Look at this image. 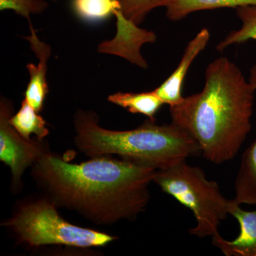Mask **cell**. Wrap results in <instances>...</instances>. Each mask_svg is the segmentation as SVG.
Segmentation results:
<instances>
[{"mask_svg": "<svg viewBox=\"0 0 256 256\" xmlns=\"http://www.w3.org/2000/svg\"><path fill=\"white\" fill-rule=\"evenodd\" d=\"M32 168L37 186L58 208L100 226L134 220L144 212L156 171L108 156L74 164L50 151Z\"/></svg>", "mask_w": 256, "mask_h": 256, "instance_id": "6da1fadb", "label": "cell"}, {"mask_svg": "<svg viewBox=\"0 0 256 256\" xmlns=\"http://www.w3.org/2000/svg\"><path fill=\"white\" fill-rule=\"evenodd\" d=\"M256 90L242 70L226 57L208 64L201 92L171 106L172 122L196 141L210 162L236 158L252 129Z\"/></svg>", "mask_w": 256, "mask_h": 256, "instance_id": "7a4b0ae2", "label": "cell"}, {"mask_svg": "<svg viewBox=\"0 0 256 256\" xmlns=\"http://www.w3.org/2000/svg\"><path fill=\"white\" fill-rule=\"evenodd\" d=\"M74 124L76 146L89 158L116 154L159 170L202 154L193 138L172 122L158 126L149 120L130 130H110L101 127L95 112L78 110Z\"/></svg>", "mask_w": 256, "mask_h": 256, "instance_id": "3957f363", "label": "cell"}, {"mask_svg": "<svg viewBox=\"0 0 256 256\" xmlns=\"http://www.w3.org/2000/svg\"><path fill=\"white\" fill-rule=\"evenodd\" d=\"M46 195L28 197L16 204L14 212L2 226L20 245L30 248L65 246L76 248L104 247L114 236L69 223Z\"/></svg>", "mask_w": 256, "mask_h": 256, "instance_id": "277c9868", "label": "cell"}, {"mask_svg": "<svg viewBox=\"0 0 256 256\" xmlns=\"http://www.w3.org/2000/svg\"><path fill=\"white\" fill-rule=\"evenodd\" d=\"M152 181L191 210L196 223L190 230L191 235L204 238L220 234L218 226L229 214L230 200L222 194L216 182L206 178L202 168L188 164L186 160L156 170Z\"/></svg>", "mask_w": 256, "mask_h": 256, "instance_id": "5b68a950", "label": "cell"}, {"mask_svg": "<svg viewBox=\"0 0 256 256\" xmlns=\"http://www.w3.org/2000/svg\"><path fill=\"white\" fill-rule=\"evenodd\" d=\"M12 104L6 98L0 102V160L9 166L14 193L21 191L25 170L48 151L44 140L24 138L10 124Z\"/></svg>", "mask_w": 256, "mask_h": 256, "instance_id": "8992f818", "label": "cell"}, {"mask_svg": "<svg viewBox=\"0 0 256 256\" xmlns=\"http://www.w3.org/2000/svg\"><path fill=\"white\" fill-rule=\"evenodd\" d=\"M116 18L117 32L114 40L102 42L98 46L100 53L119 56L124 60L142 68H146L148 64L140 54L144 44L154 43L156 34L138 28V25L124 18L120 9L114 13Z\"/></svg>", "mask_w": 256, "mask_h": 256, "instance_id": "52a82bcc", "label": "cell"}, {"mask_svg": "<svg viewBox=\"0 0 256 256\" xmlns=\"http://www.w3.org/2000/svg\"><path fill=\"white\" fill-rule=\"evenodd\" d=\"M228 210L238 222L240 234L233 240L217 234L212 237V244L226 256H256V210H242L234 198L230 200Z\"/></svg>", "mask_w": 256, "mask_h": 256, "instance_id": "ba28073f", "label": "cell"}, {"mask_svg": "<svg viewBox=\"0 0 256 256\" xmlns=\"http://www.w3.org/2000/svg\"><path fill=\"white\" fill-rule=\"evenodd\" d=\"M210 40V32L206 28L201 31L191 40L185 48L182 60L174 72L154 92L159 96L163 104L174 106L184 98L182 85L188 68L197 56L204 50Z\"/></svg>", "mask_w": 256, "mask_h": 256, "instance_id": "9c48e42d", "label": "cell"}, {"mask_svg": "<svg viewBox=\"0 0 256 256\" xmlns=\"http://www.w3.org/2000/svg\"><path fill=\"white\" fill-rule=\"evenodd\" d=\"M30 26L31 34L26 38L30 42L32 50L38 57V64L37 66L34 64L26 65L30 80L24 92V99L35 110L40 112L43 110L45 99L48 92L46 82L47 62L52 52L50 47L37 36L32 24H30Z\"/></svg>", "mask_w": 256, "mask_h": 256, "instance_id": "30bf717a", "label": "cell"}, {"mask_svg": "<svg viewBox=\"0 0 256 256\" xmlns=\"http://www.w3.org/2000/svg\"><path fill=\"white\" fill-rule=\"evenodd\" d=\"M249 82L256 90V64L250 70ZM239 204L256 206V140L242 154L235 180V198Z\"/></svg>", "mask_w": 256, "mask_h": 256, "instance_id": "8fae6325", "label": "cell"}, {"mask_svg": "<svg viewBox=\"0 0 256 256\" xmlns=\"http://www.w3.org/2000/svg\"><path fill=\"white\" fill-rule=\"evenodd\" d=\"M256 5V0H170L166 6V16L170 21L178 22L188 14L202 10L236 8Z\"/></svg>", "mask_w": 256, "mask_h": 256, "instance_id": "7c38bea8", "label": "cell"}, {"mask_svg": "<svg viewBox=\"0 0 256 256\" xmlns=\"http://www.w3.org/2000/svg\"><path fill=\"white\" fill-rule=\"evenodd\" d=\"M108 100L114 105L127 109L133 114H142L152 121H156L154 116L159 111L162 100L156 92H118L108 96Z\"/></svg>", "mask_w": 256, "mask_h": 256, "instance_id": "4fadbf2b", "label": "cell"}, {"mask_svg": "<svg viewBox=\"0 0 256 256\" xmlns=\"http://www.w3.org/2000/svg\"><path fill=\"white\" fill-rule=\"evenodd\" d=\"M10 124L26 140H31V134H34L38 140H44L50 134L45 120L25 99L18 112L10 117Z\"/></svg>", "mask_w": 256, "mask_h": 256, "instance_id": "5bb4252c", "label": "cell"}, {"mask_svg": "<svg viewBox=\"0 0 256 256\" xmlns=\"http://www.w3.org/2000/svg\"><path fill=\"white\" fill-rule=\"evenodd\" d=\"M236 14L242 22V28L232 31L216 46L218 52H224L233 44L245 43L249 40L256 41V5H245L236 8Z\"/></svg>", "mask_w": 256, "mask_h": 256, "instance_id": "9a60e30c", "label": "cell"}, {"mask_svg": "<svg viewBox=\"0 0 256 256\" xmlns=\"http://www.w3.org/2000/svg\"><path fill=\"white\" fill-rule=\"evenodd\" d=\"M72 8L76 14L88 22H98L114 15L120 9L119 0H73Z\"/></svg>", "mask_w": 256, "mask_h": 256, "instance_id": "2e32d148", "label": "cell"}, {"mask_svg": "<svg viewBox=\"0 0 256 256\" xmlns=\"http://www.w3.org/2000/svg\"><path fill=\"white\" fill-rule=\"evenodd\" d=\"M170 0H119L124 18L137 25L142 23L146 15L156 8H166Z\"/></svg>", "mask_w": 256, "mask_h": 256, "instance_id": "e0dca14e", "label": "cell"}, {"mask_svg": "<svg viewBox=\"0 0 256 256\" xmlns=\"http://www.w3.org/2000/svg\"><path fill=\"white\" fill-rule=\"evenodd\" d=\"M48 3L45 0H0V10H12L30 22V15L38 14L48 8Z\"/></svg>", "mask_w": 256, "mask_h": 256, "instance_id": "ac0fdd59", "label": "cell"}]
</instances>
